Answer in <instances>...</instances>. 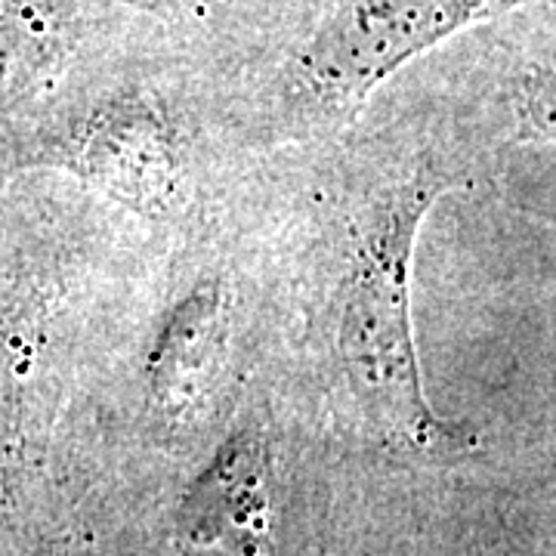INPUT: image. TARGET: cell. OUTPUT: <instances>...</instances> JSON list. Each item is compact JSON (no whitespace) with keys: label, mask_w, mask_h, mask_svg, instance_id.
<instances>
[{"label":"cell","mask_w":556,"mask_h":556,"mask_svg":"<svg viewBox=\"0 0 556 556\" xmlns=\"http://www.w3.org/2000/svg\"><path fill=\"white\" fill-rule=\"evenodd\" d=\"M455 179L439 161L420 159L365 201L338 294V356L358 405L383 433L430 455H455L477 442L433 412L412 325L417 232Z\"/></svg>","instance_id":"cell-1"},{"label":"cell","mask_w":556,"mask_h":556,"mask_svg":"<svg viewBox=\"0 0 556 556\" xmlns=\"http://www.w3.org/2000/svg\"><path fill=\"white\" fill-rule=\"evenodd\" d=\"M179 532L199 547L257 556L269 535L263 452L251 437L223 442L179 507Z\"/></svg>","instance_id":"cell-3"},{"label":"cell","mask_w":556,"mask_h":556,"mask_svg":"<svg viewBox=\"0 0 556 556\" xmlns=\"http://www.w3.org/2000/svg\"><path fill=\"white\" fill-rule=\"evenodd\" d=\"M510 105L522 137L556 142V3L538 25L532 50L519 62Z\"/></svg>","instance_id":"cell-6"},{"label":"cell","mask_w":556,"mask_h":556,"mask_svg":"<svg viewBox=\"0 0 556 556\" xmlns=\"http://www.w3.org/2000/svg\"><path fill=\"white\" fill-rule=\"evenodd\" d=\"M522 3L529 0H331L300 50V68L325 100H365L408 60Z\"/></svg>","instance_id":"cell-2"},{"label":"cell","mask_w":556,"mask_h":556,"mask_svg":"<svg viewBox=\"0 0 556 556\" xmlns=\"http://www.w3.org/2000/svg\"><path fill=\"white\" fill-rule=\"evenodd\" d=\"M102 189L137 207H155L174 192V164L159 121L146 112L102 115L87 152Z\"/></svg>","instance_id":"cell-5"},{"label":"cell","mask_w":556,"mask_h":556,"mask_svg":"<svg viewBox=\"0 0 556 556\" xmlns=\"http://www.w3.org/2000/svg\"><path fill=\"white\" fill-rule=\"evenodd\" d=\"M226 306L217 285L192 288L167 313L149 356V390L164 412L182 415L214 387L226 356Z\"/></svg>","instance_id":"cell-4"}]
</instances>
